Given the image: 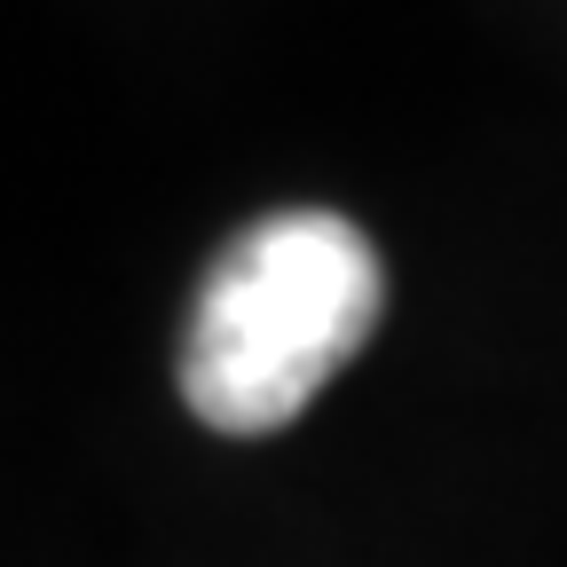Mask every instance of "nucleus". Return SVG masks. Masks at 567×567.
I'll return each mask as SVG.
<instances>
[{
	"label": "nucleus",
	"mask_w": 567,
	"mask_h": 567,
	"mask_svg": "<svg viewBox=\"0 0 567 567\" xmlns=\"http://www.w3.org/2000/svg\"><path fill=\"white\" fill-rule=\"evenodd\" d=\"M386 268L347 213H268L205 268L182 323V402L213 434L292 425L379 331Z\"/></svg>",
	"instance_id": "f257e3e1"
}]
</instances>
